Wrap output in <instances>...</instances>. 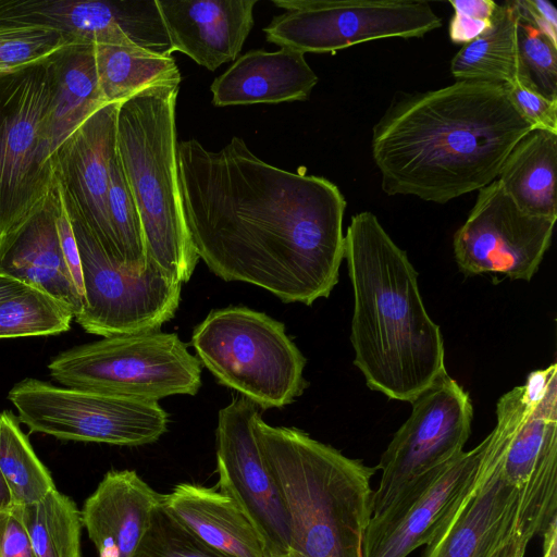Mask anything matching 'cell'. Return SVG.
<instances>
[{
    "instance_id": "obj_42",
    "label": "cell",
    "mask_w": 557,
    "mask_h": 557,
    "mask_svg": "<svg viewBox=\"0 0 557 557\" xmlns=\"http://www.w3.org/2000/svg\"><path fill=\"white\" fill-rule=\"evenodd\" d=\"M27 285L24 283L0 273V301L15 295L24 289Z\"/></svg>"
},
{
    "instance_id": "obj_15",
    "label": "cell",
    "mask_w": 557,
    "mask_h": 557,
    "mask_svg": "<svg viewBox=\"0 0 557 557\" xmlns=\"http://www.w3.org/2000/svg\"><path fill=\"white\" fill-rule=\"evenodd\" d=\"M258 406L235 397L219 411L216 473L220 492L234 498L260 534L268 557L289 553V524L280 490L253 433Z\"/></svg>"
},
{
    "instance_id": "obj_17",
    "label": "cell",
    "mask_w": 557,
    "mask_h": 557,
    "mask_svg": "<svg viewBox=\"0 0 557 557\" xmlns=\"http://www.w3.org/2000/svg\"><path fill=\"white\" fill-rule=\"evenodd\" d=\"M0 23L52 28L73 44L137 45L172 54L156 0H0Z\"/></svg>"
},
{
    "instance_id": "obj_34",
    "label": "cell",
    "mask_w": 557,
    "mask_h": 557,
    "mask_svg": "<svg viewBox=\"0 0 557 557\" xmlns=\"http://www.w3.org/2000/svg\"><path fill=\"white\" fill-rule=\"evenodd\" d=\"M516 4V2H515ZM517 9V7H516ZM518 13L519 79L549 99H557V46Z\"/></svg>"
},
{
    "instance_id": "obj_6",
    "label": "cell",
    "mask_w": 557,
    "mask_h": 557,
    "mask_svg": "<svg viewBox=\"0 0 557 557\" xmlns=\"http://www.w3.org/2000/svg\"><path fill=\"white\" fill-rule=\"evenodd\" d=\"M190 343L220 384L262 409L292 404L307 386L306 358L285 325L263 312L240 306L211 311Z\"/></svg>"
},
{
    "instance_id": "obj_38",
    "label": "cell",
    "mask_w": 557,
    "mask_h": 557,
    "mask_svg": "<svg viewBox=\"0 0 557 557\" xmlns=\"http://www.w3.org/2000/svg\"><path fill=\"white\" fill-rule=\"evenodd\" d=\"M0 557H36L17 506L0 513Z\"/></svg>"
},
{
    "instance_id": "obj_45",
    "label": "cell",
    "mask_w": 557,
    "mask_h": 557,
    "mask_svg": "<svg viewBox=\"0 0 557 557\" xmlns=\"http://www.w3.org/2000/svg\"><path fill=\"white\" fill-rule=\"evenodd\" d=\"M278 557H290V555L287 554V555H283V556H278Z\"/></svg>"
},
{
    "instance_id": "obj_24",
    "label": "cell",
    "mask_w": 557,
    "mask_h": 557,
    "mask_svg": "<svg viewBox=\"0 0 557 557\" xmlns=\"http://www.w3.org/2000/svg\"><path fill=\"white\" fill-rule=\"evenodd\" d=\"M162 507L193 534L232 557H268L263 541L238 503L214 487L180 483Z\"/></svg>"
},
{
    "instance_id": "obj_21",
    "label": "cell",
    "mask_w": 557,
    "mask_h": 557,
    "mask_svg": "<svg viewBox=\"0 0 557 557\" xmlns=\"http://www.w3.org/2000/svg\"><path fill=\"white\" fill-rule=\"evenodd\" d=\"M59 189L22 224L0 237V273L51 295L74 317L82 310L78 294L66 268L57 230Z\"/></svg>"
},
{
    "instance_id": "obj_5",
    "label": "cell",
    "mask_w": 557,
    "mask_h": 557,
    "mask_svg": "<svg viewBox=\"0 0 557 557\" xmlns=\"http://www.w3.org/2000/svg\"><path fill=\"white\" fill-rule=\"evenodd\" d=\"M180 83L153 85L119 104L116 151L139 213L147 261L183 284L199 256L180 191L175 125Z\"/></svg>"
},
{
    "instance_id": "obj_22",
    "label": "cell",
    "mask_w": 557,
    "mask_h": 557,
    "mask_svg": "<svg viewBox=\"0 0 557 557\" xmlns=\"http://www.w3.org/2000/svg\"><path fill=\"white\" fill-rule=\"evenodd\" d=\"M161 499L136 471H108L81 509L99 557H132Z\"/></svg>"
},
{
    "instance_id": "obj_12",
    "label": "cell",
    "mask_w": 557,
    "mask_h": 557,
    "mask_svg": "<svg viewBox=\"0 0 557 557\" xmlns=\"http://www.w3.org/2000/svg\"><path fill=\"white\" fill-rule=\"evenodd\" d=\"M410 404L409 418L396 431L376 466L381 476L373 491L372 516L388 507L418 478L462 453L470 436V396L447 372Z\"/></svg>"
},
{
    "instance_id": "obj_43",
    "label": "cell",
    "mask_w": 557,
    "mask_h": 557,
    "mask_svg": "<svg viewBox=\"0 0 557 557\" xmlns=\"http://www.w3.org/2000/svg\"><path fill=\"white\" fill-rule=\"evenodd\" d=\"M14 506L12 492L0 470V513L11 510Z\"/></svg>"
},
{
    "instance_id": "obj_4",
    "label": "cell",
    "mask_w": 557,
    "mask_h": 557,
    "mask_svg": "<svg viewBox=\"0 0 557 557\" xmlns=\"http://www.w3.org/2000/svg\"><path fill=\"white\" fill-rule=\"evenodd\" d=\"M253 433L287 511L290 557H363L376 467L260 414Z\"/></svg>"
},
{
    "instance_id": "obj_30",
    "label": "cell",
    "mask_w": 557,
    "mask_h": 557,
    "mask_svg": "<svg viewBox=\"0 0 557 557\" xmlns=\"http://www.w3.org/2000/svg\"><path fill=\"white\" fill-rule=\"evenodd\" d=\"M0 470L15 506L37 503L57 488L50 471L9 411L0 413Z\"/></svg>"
},
{
    "instance_id": "obj_1",
    "label": "cell",
    "mask_w": 557,
    "mask_h": 557,
    "mask_svg": "<svg viewBox=\"0 0 557 557\" xmlns=\"http://www.w3.org/2000/svg\"><path fill=\"white\" fill-rule=\"evenodd\" d=\"M177 166L186 225L213 274L284 302L330 296L345 244L346 200L334 183L269 164L238 137L219 151L180 141Z\"/></svg>"
},
{
    "instance_id": "obj_19",
    "label": "cell",
    "mask_w": 557,
    "mask_h": 557,
    "mask_svg": "<svg viewBox=\"0 0 557 557\" xmlns=\"http://www.w3.org/2000/svg\"><path fill=\"white\" fill-rule=\"evenodd\" d=\"M518 499L488 434L473 481L421 557H500L513 540Z\"/></svg>"
},
{
    "instance_id": "obj_2",
    "label": "cell",
    "mask_w": 557,
    "mask_h": 557,
    "mask_svg": "<svg viewBox=\"0 0 557 557\" xmlns=\"http://www.w3.org/2000/svg\"><path fill=\"white\" fill-rule=\"evenodd\" d=\"M531 129L505 85L456 81L396 96L373 127L372 157L385 194L445 203L495 181Z\"/></svg>"
},
{
    "instance_id": "obj_35",
    "label": "cell",
    "mask_w": 557,
    "mask_h": 557,
    "mask_svg": "<svg viewBox=\"0 0 557 557\" xmlns=\"http://www.w3.org/2000/svg\"><path fill=\"white\" fill-rule=\"evenodd\" d=\"M132 557H232L174 519L160 504Z\"/></svg>"
},
{
    "instance_id": "obj_36",
    "label": "cell",
    "mask_w": 557,
    "mask_h": 557,
    "mask_svg": "<svg viewBox=\"0 0 557 557\" xmlns=\"http://www.w3.org/2000/svg\"><path fill=\"white\" fill-rule=\"evenodd\" d=\"M449 4L455 12L449 22V38L462 46L492 26L498 7L492 0H450Z\"/></svg>"
},
{
    "instance_id": "obj_8",
    "label": "cell",
    "mask_w": 557,
    "mask_h": 557,
    "mask_svg": "<svg viewBox=\"0 0 557 557\" xmlns=\"http://www.w3.org/2000/svg\"><path fill=\"white\" fill-rule=\"evenodd\" d=\"M50 102L48 59L0 73V237L35 212L55 185Z\"/></svg>"
},
{
    "instance_id": "obj_13",
    "label": "cell",
    "mask_w": 557,
    "mask_h": 557,
    "mask_svg": "<svg viewBox=\"0 0 557 557\" xmlns=\"http://www.w3.org/2000/svg\"><path fill=\"white\" fill-rule=\"evenodd\" d=\"M72 225L84 281L83 307L74 320L87 333L111 337L153 332L175 315L182 283L151 261L141 274L115 267L84 227Z\"/></svg>"
},
{
    "instance_id": "obj_39",
    "label": "cell",
    "mask_w": 557,
    "mask_h": 557,
    "mask_svg": "<svg viewBox=\"0 0 557 557\" xmlns=\"http://www.w3.org/2000/svg\"><path fill=\"white\" fill-rule=\"evenodd\" d=\"M57 182V181H55ZM58 186V185H57ZM59 189V188H58ZM57 230L59 235V242L61 251L73 280V283L81 295L84 298V281L82 260L74 234L72 222L69 218L66 209L64 207L60 190H59V209L57 214Z\"/></svg>"
},
{
    "instance_id": "obj_7",
    "label": "cell",
    "mask_w": 557,
    "mask_h": 557,
    "mask_svg": "<svg viewBox=\"0 0 557 557\" xmlns=\"http://www.w3.org/2000/svg\"><path fill=\"white\" fill-rule=\"evenodd\" d=\"M65 387L158 401L198 393L201 363L175 333L103 337L64 350L48 364Z\"/></svg>"
},
{
    "instance_id": "obj_16",
    "label": "cell",
    "mask_w": 557,
    "mask_h": 557,
    "mask_svg": "<svg viewBox=\"0 0 557 557\" xmlns=\"http://www.w3.org/2000/svg\"><path fill=\"white\" fill-rule=\"evenodd\" d=\"M486 437L469 451L410 483L383 511L371 517L363 557H407L428 545L449 518L473 481Z\"/></svg>"
},
{
    "instance_id": "obj_10",
    "label": "cell",
    "mask_w": 557,
    "mask_h": 557,
    "mask_svg": "<svg viewBox=\"0 0 557 557\" xmlns=\"http://www.w3.org/2000/svg\"><path fill=\"white\" fill-rule=\"evenodd\" d=\"M8 399L32 432L60 440L140 446L168 430V413L147 401L24 379Z\"/></svg>"
},
{
    "instance_id": "obj_27",
    "label": "cell",
    "mask_w": 557,
    "mask_h": 557,
    "mask_svg": "<svg viewBox=\"0 0 557 557\" xmlns=\"http://www.w3.org/2000/svg\"><path fill=\"white\" fill-rule=\"evenodd\" d=\"M518 13L515 0L497 7L492 26L463 45L450 63L456 81L509 86L519 79Z\"/></svg>"
},
{
    "instance_id": "obj_40",
    "label": "cell",
    "mask_w": 557,
    "mask_h": 557,
    "mask_svg": "<svg viewBox=\"0 0 557 557\" xmlns=\"http://www.w3.org/2000/svg\"><path fill=\"white\" fill-rule=\"evenodd\" d=\"M521 15L540 29L549 41L557 46V10L545 0H515Z\"/></svg>"
},
{
    "instance_id": "obj_23",
    "label": "cell",
    "mask_w": 557,
    "mask_h": 557,
    "mask_svg": "<svg viewBox=\"0 0 557 557\" xmlns=\"http://www.w3.org/2000/svg\"><path fill=\"white\" fill-rule=\"evenodd\" d=\"M318 76L305 53L282 47L269 52L250 50L211 84L216 107L307 100Z\"/></svg>"
},
{
    "instance_id": "obj_11",
    "label": "cell",
    "mask_w": 557,
    "mask_h": 557,
    "mask_svg": "<svg viewBox=\"0 0 557 557\" xmlns=\"http://www.w3.org/2000/svg\"><path fill=\"white\" fill-rule=\"evenodd\" d=\"M285 9L263 28L269 42L329 53L391 37H422L442 20L426 1L273 0Z\"/></svg>"
},
{
    "instance_id": "obj_33",
    "label": "cell",
    "mask_w": 557,
    "mask_h": 557,
    "mask_svg": "<svg viewBox=\"0 0 557 557\" xmlns=\"http://www.w3.org/2000/svg\"><path fill=\"white\" fill-rule=\"evenodd\" d=\"M73 44L62 33L32 24L0 23V73L47 60Z\"/></svg>"
},
{
    "instance_id": "obj_26",
    "label": "cell",
    "mask_w": 557,
    "mask_h": 557,
    "mask_svg": "<svg viewBox=\"0 0 557 557\" xmlns=\"http://www.w3.org/2000/svg\"><path fill=\"white\" fill-rule=\"evenodd\" d=\"M557 134L531 129L504 161L497 182L523 212L557 220Z\"/></svg>"
},
{
    "instance_id": "obj_41",
    "label": "cell",
    "mask_w": 557,
    "mask_h": 557,
    "mask_svg": "<svg viewBox=\"0 0 557 557\" xmlns=\"http://www.w3.org/2000/svg\"><path fill=\"white\" fill-rule=\"evenodd\" d=\"M542 535V557H557V516L552 518Z\"/></svg>"
},
{
    "instance_id": "obj_3",
    "label": "cell",
    "mask_w": 557,
    "mask_h": 557,
    "mask_svg": "<svg viewBox=\"0 0 557 557\" xmlns=\"http://www.w3.org/2000/svg\"><path fill=\"white\" fill-rule=\"evenodd\" d=\"M344 259L354 294V364L370 389L411 403L446 372L442 332L423 305L418 274L369 211L351 216Z\"/></svg>"
},
{
    "instance_id": "obj_31",
    "label": "cell",
    "mask_w": 557,
    "mask_h": 557,
    "mask_svg": "<svg viewBox=\"0 0 557 557\" xmlns=\"http://www.w3.org/2000/svg\"><path fill=\"white\" fill-rule=\"evenodd\" d=\"M73 320L66 306L35 287L0 301V338L55 335L69 331Z\"/></svg>"
},
{
    "instance_id": "obj_29",
    "label": "cell",
    "mask_w": 557,
    "mask_h": 557,
    "mask_svg": "<svg viewBox=\"0 0 557 557\" xmlns=\"http://www.w3.org/2000/svg\"><path fill=\"white\" fill-rule=\"evenodd\" d=\"M17 508L36 557H82L84 525L71 497L55 488L41 500Z\"/></svg>"
},
{
    "instance_id": "obj_14",
    "label": "cell",
    "mask_w": 557,
    "mask_h": 557,
    "mask_svg": "<svg viewBox=\"0 0 557 557\" xmlns=\"http://www.w3.org/2000/svg\"><path fill=\"white\" fill-rule=\"evenodd\" d=\"M555 223L521 211L495 180L479 189L454 235L458 268L466 275L502 273L529 282L550 246Z\"/></svg>"
},
{
    "instance_id": "obj_37",
    "label": "cell",
    "mask_w": 557,
    "mask_h": 557,
    "mask_svg": "<svg viewBox=\"0 0 557 557\" xmlns=\"http://www.w3.org/2000/svg\"><path fill=\"white\" fill-rule=\"evenodd\" d=\"M506 87L515 108L532 129L557 134V99H549L520 81Z\"/></svg>"
},
{
    "instance_id": "obj_25",
    "label": "cell",
    "mask_w": 557,
    "mask_h": 557,
    "mask_svg": "<svg viewBox=\"0 0 557 557\" xmlns=\"http://www.w3.org/2000/svg\"><path fill=\"white\" fill-rule=\"evenodd\" d=\"M48 64L51 82L48 134L53 158L60 145L107 103L99 87L95 45H66L48 58Z\"/></svg>"
},
{
    "instance_id": "obj_9",
    "label": "cell",
    "mask_w": 557,
    "mask_h": 557,
    "mask_svg": "<svg viewBox=\"0 0 557 557\" xmlns=\"http://www.w3.org/2000/svg\"><path fill=\"white\" fill-rule=\"evenodd\" d=\"M503 476L519 491V510L544 519L557 510V366L529 373L504 394L490 433Z\"/></svg>"
},
{
    "instance_id": "obj_18",
    "label": "cell",
    "mask_w": 557,
    "mask_h": 557,
    "mask_svg": "<svg viewBox=\"0 0 557 557\" xmlns=\"http://www.w3.org/2000/svg\"><path fill=\"white\" fill-rule=\"evenodd\" d=\"M120 103H109L81 124L53 154L54 176L72 222L94 238L119 267L108 213L110 162L116 151ZM120 268V267H119Z\"/></svg>"
},
{
    "instance_id": "obj_44",
    "label": "cell",
    "mask_w": 557,
    "mask_h": 557,
    "mask_svg": "<svg viewBox=\"0 0 557 557\" xmlns=\"http://www.w3.org/2000/svg\"><path fill=\"white\" fill-rule=\"evenodd\" d=\"M522 550L516 547L513 544L508 545V547L504 550L500 557H524Z\"/></svg>"
},
{
    "instance_id": "obj_32",
    "label": "cell",
    "mask_w": 557,
    "mask_h": 557,
    "mask_svg": "<svg viewBox=\"0 0 557 557\" xmlns=\"http://www.w3.org/2000/svg\"><path fill=\"white\" fill-rule=\"evenodd\" d=\"M108 213L116 245L119 267L129 273L141 274L147 264L145 237L117 151L110 162Z\"/></svg>"
},
{
    "instance_id": "obj_20",
    "label": "cell",
    "mask_w": 557,
    "mask_h": 557,
    "mask_svg": "<svg viewBox=\"0 0 557 557\" xmlns=\"http://www.w3.org/2000/svg\"><path fill=\"white\" fill-rule=\"evenodd\" d=\"M171 45L209 71L233 61L252 26L258 0H156Z\"/></svg>"
},
{
    "instance_id": "obj_28",
    "label": "cell",
    "mask_w": 557,
    "mask_h": 557,
    "mask_svg": "<svg viewBox=\"0 0 557 557\" xmlns=\"http://www.w3.org/2000/svg\"><path fill=\"white\" fill-rule=\"evenodd\" d=\"M99 87L107 104L121 103L153 85L181 79L172 55L137 45H95Z\"/></svg>"
}]
</instances>
